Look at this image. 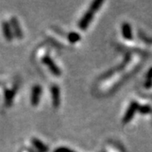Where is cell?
<instances>
[{"label":"cell","instance_id":"obj_8","mask_svg":"<svg viewBox=\"0 0 152 152\" xmlns=\"http://www.w3.org/2000/svg\"><path fill=\"white\" fill-rule=\"evenodd\" d=\"M30 152H34V151H30Z\"/></svg>","mask_w":152,"mask_h":152},{"label":"cell","instance_id":"obj_2","mask_svg":"<svg viewBox=\"0 0 152 152\" xmlns=\"http://www.w3.org/2000/svg\"><path fill=\"white\" fill-rule=\"evenodd\" d=\"M42 95V87L39 85H37L32 88L31 96V103L32 106H37L40 102V98Z\"/></svg>","mask_w":152,"mask_h":152},{"label":"cell","instance_id":"obj_5","mask_svg":"<svg viewBox=\"0 0 152 152\" xmlns=\"http://www.w3.org/2000/svg\"><path fill=\"white\" fill-rule=\"evenodd\" d=\"M16 90L12 89V90H6L5 95H4V99H5V104L7 107H10L13 103V100L15 96Z\"/></svg>","mask_w":152,"mask_h":152},{"label":"cell","instance_id":"obj_1","mask_svg":"<svg viewBox=\"0 0 152 152\" xmlns=\"http://www.w3.org/2000/svg\"><path fill=\"white\" fill-rule=\"evenodd\" d=\"M10 26L12 28V31L14 33V36L16 37L19 39H21L23 37V31H22L20 22L18 20L16 17H12L10 19Z\"/></svg>","mask_w":152,"mask_h":152},{"label":"cell","instance_id":"obj_4","mask_svg":"<svg viewBox=\"0 0 152 152\" xmlns=\"http://www.w3.org/2000/svg\"><path fill=\"white\" fill-rule=\"evenodd\" d=\"M43 63L46 64L48 66L50 70L52 71L55 75H60V70L58 69V67H57V65L54 64V62L53 61V59L51 58H49L48 56H46L45 58H43Z\"/></svg>","mask_w":152,"mask_h":152},{"label":"cell","instance_id":"obj_3","mask_svg":"<svg viewBox=\"0 0 152 152\" xmlns=\"http://www.w3.org/2000/svg\"><path fill=\"white\" fill-rule=\"evenodd\" d=\"M2 31H3V34L4 36L5 39L8 42H11L14 38V33L11 28L10 23L8 21H3L2 22Z\"/></svg>","mask_w":152,"mask_h":152},{"label":"cell","instance_id":"obj_7","mask_svg":"<svg viewBox=\"0 0 152 152\" xmlns=\"http://www.w3.org/2000/svg\"><path fill=\"white\" fill-rule=\"evenodd\" d=\"M32 144L34 145V146L37 148V150L40 151L41 152H48V147L46 146L41 140H39L37 139H33Z\"/></svg>","mask_w":152,"mask_h":152},{"label":"cell","instance_id":"obj_6","mask_svg":"<svg viewBox=\"0 0 152 152\" xmlns=\"http://www.w3.org/2000/svg\"><path fill=\"white\" fill-rule=\"evenodd\" d=\"M51 91H52V94H53V104L55 107H58L60 102L59 89L58 86H54L52 87Z\"/></svg>","mask_w":152,"mask_h":152}]
</instances>
